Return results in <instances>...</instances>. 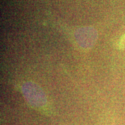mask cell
<instances>
[{
  "label": "cell",
  "instance_id": "obj_1",
  "mask_svg": "<svg viewBox=\"0 0 125 125\" xmlns=\"http://www.w3.org/2000/svg\"><path fill=\"white\" fill-rule=\"evenodd\" d=\"M22 91L25 98L33 107L41 108L46 104L45 94L36 84L32 82L25 83L23 85Z\"/></svg>",
  "mask_w": 125,
  "mask_h": 125
},
{
  "label": "cell",
  "instance_id": "obj_2",
  "mask_svg": "<svg viewBox=\"0 0 125 125\" xmlns=\"http://www.w3.org/2000/svg\"><path fill=\"white\" fill-rule=\"evenodd\" d=\"M97 33L92 27H83L78 30L75 38L78 44L83 48H89L96 42Z\"/></svg>",
  "mask_w": 125,
  "mask_h": 125
},
{
  "label": "cell",
  "instance_id": "obj_3",
  "mask_svg": "<svg viewBox=\"0 0 125 125\" xmlns=\"http://www.w3.org/2000/svg\"><path fill=\"white\" fill-rule=\"evenodd\" d=\"M121 45L122 47L125 46V35H124V36H123V37L122 38V39Z\"/></svg>",
  "mask_w": 125,
  "mask_h": 125
}]
</instances>
